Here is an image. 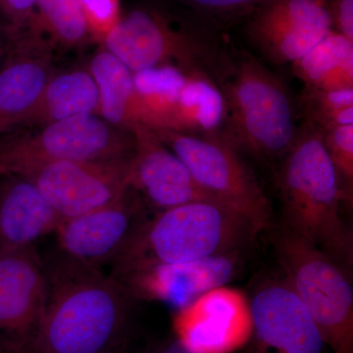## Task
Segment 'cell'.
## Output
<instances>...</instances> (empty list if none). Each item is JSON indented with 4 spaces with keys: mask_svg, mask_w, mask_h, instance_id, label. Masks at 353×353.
Returning a JSON list of instances; mask_svg holds the SVG:
<instances>
[{
    "mask_svg": "<svg viewBox=\"0 0 353 353\" xmlns=\"http://www.w3.org/2000/svg\"><path fill=\"white\" fill-rule=\"evenodd\" d=\"M287 228L310 241L339 264L352 266V234L341 217L347 201L330 159L322 132L309 124L299 131L279 175Z\"/></svg>",
    "mask_w": 353,
    "mask_h": 353,
    "instance_id": "3957f363",
    "label": "cell"
},
{
    "mask_svg": "<svg viewBox=\"0 0 353 353\" xmlns=\"http://www.w3.org/2000/svg\"><path fill=\"white\" fill-rule=\"evenodd\" d=\"M39 0H0V12L15 27L32 19Z\"/></svg>",
    "mask_w": 353,
    "mask_h": 353,
    "instance_id": "4316f807",
    "label": "cell"
},
{
    "mask_svg": "<svg viewBox=\"0 0 353 353\" xmlns=\"http://www.w3.org/2000/svg\"><path fill=\"white\" fill-rule=\"evenodd\" d=\"M257 233L252 223L214 201H194L146 218L111 266L122 282L158 266L239 252Z\"/></svg>",
    "mask_w": 353,
    "mask_h": 353,
    "instance_id": "7a4b0ae2",
    "label": "cell"
},
{
    "mask_svg": "<svg viewBox=\"0 0 353 353\" xmlns=\"http://www.w3.org/2000/svg\"><path fill=\"white\" fill-rule=\"evenodd\" d=\"M238 252L208 259L158 265L122 281L136 299L158 301L181 309L204 292L226 285L238 273Z\"/></svg>",
    "mask_w": 353,
    "mask_h": 353,
    "instance_id": "e0dca14e",
    "label": "cell"
},
{
    "mask_svg": "<svg viewBox=\"0 0 353 353\" xmlns=\"http://www.w3.org/2000/svg\"><path fill=\"white\" fill-rule=\"evenodd\" d=\"M99 109V90L92 74L83 70L53 74L22 129L43 126L80 114L97 113Z\"/></svg>",
    "mask_w": 353,
    "mask_h": 353,
    "instance_id": "ffe728a7",
    "label": "cell"
},
{
    "mask_svg": "<svg viewBox=\"0 0 353 353\" xmlns=\"http://www.w3.org/2000/svg\"><path fill=\"white\" fill-rule=\"evenodd\" d=\"M53 74L50 50L41 39L16 46L0 71V139L24 127Z\"/></svg>",
    "mask_w": 353,
    "mask_h": 353,
    "instance_id": "ac0fdd59",
    "label": "cell"
},
{
    "mask_svg": "<svg viewBox=\"0 0 353 353\" xmlns=\"http://www.w3.org/2000/svg\"><path fill=\"white\" fill-rule=\"evenodd\" d=\"M154 353H192L183 347L181 341L175 340L165 343L161 347L158 348Z\"/></svg>",
    "mask_w": 353,
    "mask_h": 353,
    "instance_id": "f546056e",
    "label": "cell"
},
{
    "mask_svg": "<svg viewBox=\"0 0 353 353\" xmlns=\"http://www.w3.org/2000/svg\"><path fill=\"white\" fill-rule=\"evenodd\" d=\"M220 88L226 108L221 138L236 152L259 159L284 158L299 131L284 83L248 57L236 63Z\"/></svg>",
    "mask_w": 353,
    "mask_h": 353,
    "instance_id": "277c9868",
    "label": "cell"
},
{
    "mask_svg": "<svg viewBox=\"0 0 353 353\" xmlns=\"http://www.w3.org/2000/svg\"><path fill=\"white\" fill-rule=\"evenodd\" d=\"M46 301V270L37 246L0 255V348L31 353Z\"/></svg>",
    "mask_w": 353,
    "mask_h": 353,
    "instance_id": "8fae6325",
    "label": "cell"
},
{
    "mask_svg": "<svg viewBox=\"0 0 353 353\" xmlns=\"http://www.w3.org/2000/svg\"><path fill=\"white\" fill-rule=\"evenodd\" d=\"M90 73L99 90L101 117L120 129L132 131L138 127L137 94L131 70L103 50L92 58Z\"/></svg>",
    "mask_w": 353,
    "mask_h": 353,
    "instance_id": "44dd1931",
    "label": "cell"
},
{
    "mask_svg": "<svg viewBox=\"0 0 353 353\" xmlns=\"http://www.w3.org/2000/svg\"><path fill=\"white\" fill-rule=\"evenodd\" d=\"M250 353H322L320 330L285 281H271L250 299Z\"/></svg>",
    "mask_w": 353,
    "mask_h": 353,
    "instance_id": "4fadbf2b",
    "label": "cell"
},
{
    "mask_svg": "<svg viewBox=\"0 0 353 353\" xmlns=\"http://www.w3.org/2000/svg\"><path fill=\"white\" fill-rule=\"evenodd\" d=\"M131 161L39 160L21 164L8 173L31 181L60 217L68 219L103 208L126 194L132 188Z\"/></svg>",
    "mask_w": 353,
    "mask_h": 353,
    "instance_id": "9c48e42d",
    "label": "cell"
},
{
    "mask_svg": "<svg viewBox=\"0 0 353 353\" xmlns=\"http://www.w3.org/2000/svg\"><path fill=\"white\" fill-rule=\"evenodd\" d=\"M38 24L64 46H75L90 37L82 0H39Z\"/></svg>",
    "mask_w": 353,
    "mask_h": 353,
    "instance_id": "603a6c76",
    "label": "cell"
},
{
    "mask_svg": "<svg viewBox=\"0 0 353 353\" xmlns=\"http://www.w3.org/2000/svg\"><path fill=\"white\" fill-rule=\"evenodd\" d=\"M176 339L192 353H234L252 334L250 299L243 292L221 285L178 309Z\"/></svg>",
    "mask_w": 353,
    "mask_h": 353,
    "instance_id": "7c38bea8",
    "label": "cell"
},
{
    "mask_svg": "<svg viewBox=\"0 0 353 353\" xmlns=\"http://www.w3.org/2000/svg\"><path fill=\"white\" fill-rule=\"evenodd\" d=\"M145 219V204L131 188L108 205L62 220L53 233L57 255L101 269L115 261Z\"/></svg>",
    "mask_w": 353,
    "mask_h": 353,
    "instance_id": "30bf717a",
    "label": "cell"
},
{
    "mask_svg": "<svg viewBox=\"0 0 353 353\" xmlns=\"http://www.w3.org/2000/svg\"><path fill=\"white\" fill-rule=\"evenodd\" d=\"M105 50L118 58L132 73L173 65L199 68L204 52L201 44L172 29L157 13L137 9L123 16L108 32Z\"/></svg>",
    "mask_w": 353,
    "mask_h": 353,
    "instance_id": "5bb4252c",
    "label": "cell"
},
{
    "mask_svg": "<svg viewBox=\"0 0 353 353\" xmlns=\"http://www.w3.org/2000/svg\"><path fill=\"white\" fill-rule=\"evenodd\" d=\"M43 264L46 301L31 353L115 352L136 301L126 285L58 255Z\"/></svg>",
    "mask_w": 353,
    "mask_h": 353,
    "instance_id": "6da1fadb",
    "label": "cell"
},
{
    "mask_svg": "<svg viewBox=\"0 0 353 353\" xmlns=\"http://www.w3.org/2000/svg\"><path fill=\"white\" fill-rule=\"evenodd\" d=\"M273 245L285 282L303 301L334 353H353V290L341 266L285 228Z\"/></svg>",
    "mask_w": 353,
    "mask_h": 353,
    "instance_id": "5b68a950",
    "label": "cell"
},
{
    "mask_svg": "<svg viewBox=\"0 0 353 353\" xmlns=\"http://www.w3.org/2000/svg\"><path fill=\"white\" fill-rule=\"evenodd\" d=\"M152 131L182 160L197 185L213 201L250 221L257 234L269 226L271 206L263 189L240 152L219 134Z\"/></svg>",
    "mask_w": 353,
    "mask_h": 353,
    "instance_id": "52a82bcc",
    "label": "cell"
},
{
    "mask_svg": "<svg viewBox=\"0 0 353 353\" xmlns=\"http://www.w3.org/2000/svg\"><path fill=\"white\" fill-rule=\"evenodd\" d=\"M333 30L326 0H266L250 36L271 61L294 63Z\"/></svg>",
    "mask_w": 353,
    "mask_h": 353,
    "instance_id": "9a60e30c",
    "label": "cell"
},
{
    "mask_svg": "<svg viewBox=\"0 0 353 353\" xmlns=\"http://www.w3.org/2000/svg\"><path fill=\"white\" fill-rule=\"evenodd\" d=\"M332 17L336 27L334 31L353 41V0H338Z\"/></svg>",
    "mask_w": 353,
    "mask_h": 353,
    "instance_id": "83f0119b",
    "label": "cell"
},
{
    "mask_svg": "<svg viewBox=\"0 0 353 353\" xmlns=\"http://www.w3.org/2000/svg\"><path fill=\"white\" fill-rule=\"evenodd\" d=\"M0 353H12L7 352V350H2V348H0Z\"/></svg>",
    "mask_w": 353,
    "mask_h": 353,
    "instance_id": "4dcf8cb0",
    "label": "cell"
},
{
    "mask_svg": "<svg viewBox=\"0 0 353 353\" xmlns=\"http://www.w3.org/2000/svg\"><path fill=\"white\" fill-rule=\"evenodd\" d=\"M62 220L31 181L0 175V255L37 246Z\"/></svg>",
    "mask_w": 353,
    "mask_h": 353,
    "instance_id": "d6986e66",
    "label": "cell"
},
{
    "mask_svg": "<svg viewBox=\"0 0 353 353\" xmlns=\"http://www.w3.org/2000/svg\"><path fill=\"white\" fill-rule=\"evenodd\" d=\"M303 101L309 123L321 131L353 125V88H306Z\"/></svg>",
    "mask_w": 353,
    "mask_h": 353,
    "instance_id": "cb8c5ba5",
    "label": "cell"
},
{
    "mask_svg": "<svg viewBox=\"0 0 353 353\" xmlns=\"http://www.w3.org/2000/svg\"><path fill=\"white\" fill-rule=\"evenodd\" d=\"M90 34L104 37L120 20L119 0H82Z\"/></svg>",
    "mask_w": 353,
    "mask_h": 353,
    "instance_id": "484cf974",
    "label": "cell"
},
{
    "mask_svg": "<svg viewBox=\"0 0 353 353\" xmlns=\"http://www.w3.org/2000/svg\"><path fill=\"white\" fill-rule=\"evenodd\" d=\"M134 150V132L95 113L80 114L0 139V175L39 160L121 163L130 161Z\"/></svg>",
    "mask_w": 353,
    "mask_h": 353,
    "instance_id": "8992f818",
    "label": "cell"
},
{
    "mask_svg": "<svg viewBox=\"0 0 353 353\" xmlns=\"http://www.w3.org/2000/svg\"><path fill=\"white\" fill-rule=\"evenodd\" d=\"M132 132L134 150L130 169L131 187L143 203L161 211L190 202L214 201L197 185L182 160L152 130L139 126Z\"/></svg>",
    "mask_w": 353,
    "mask_h": 353,
    "instance_id": "2e32d148",
    "label": "cell"
},
{
    "mask_svg": "<svg viewBox=\"0 0 353 353\" xmlns=\"http://www.w3.org/2000/svg\"><path fill=\"white\" fill-rule=\"evenodd\" d=\"M189 1L201 8L212 9V10H230V9L252 6V4L263 1V0H189Z\"/></svg>",
    "mask_w": 353,
    "mask_h": 353,
    "instance_id": "f1b7e54d",
    "label": "cell"
},
{
    "mask_svg": "<svg viewBox=\"0 0 353 353\" xmlns=\"http://www.w3.org/2000/svg\"><path fill=\"white\" fill-rule=\"evenodd\" d=\"M292 64L306 88H353V41L334 30Z\"/></svg>",
    "mask_w": 353,
    "mask_h": 353,
    "instance_id": "7402d4cb",
    "label": "cell"
},
{
    "mask_svg": "<svg viewBox=\"0 0 353 353\" xmlns=\"http://www.w3.org/2000/svg\"><path fill=\"white\" fill-rule=\"evenodd\" d=\"M321 131V130H320ZM322 132L323 143L340 178L347 201L353 188V125L331 128Z\"/></svg>",
    "mask_w": 353,
    "mask_h": 353,
    "instance_id": "d4e9b609",
    "label": "cell"
},
{
    "mask_svg": "<svg viewBox=\"0 0 353 353\" xmlns=\"http://www.w3.org/2000/svg\"><path fill=\"white\" fill-rule=\"evenodd\" d=\"M134 83L139 126L208 134L224 116L222 92L203 70L163 65L138 72Z\"/></svg>",
    "mask_w": 353,
    "mask_h": 353,
    "instance_id": "ba28073f",
    "label": "cell"
}]
</instances>
